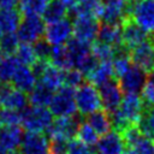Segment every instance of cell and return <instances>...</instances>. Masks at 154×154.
Returning a JSON list of instances; mask_svg holds the SVG:
<instances>
[{
	"label": "cell",
	"instance_id": "8",
	"mask_svg": "<svg viewBox=\"0 0 154 154\" xmlns=\"http://www.w3.org/2000/svg\"><path fill=\"white\" fill-rule=\"evenodd\" d=\"M79 124L81 118L78 116L73 114L70 117H59L55 120H53L52 124L47 128L46 134L51 140L59 138L69 141L73 138V136L76 135Z\"/></svg>",
	"mask_w": 154,
	"mask_h": 154
},
{
	"label": "cell",
	"instance_id": "19",
	"mask_svg": "<svg viewBox=\"0 0 154 154\" xmlns=\"http://www.w3.org/2000/svg\"><path fill=\"white\" fill-rule=\"evenodd\" d=\"M23 135L19 125H4L0 130V142L8 152H14L19 148Z\"/></svg>",
	"mask_w": 154,
	"mask_h": 154
},
{
	"label": "cell",
	"instance_id": "13",
	"mask_svg": "<svg viewBox=\"0 0 154 154\" xmlns=\"http://www.w3.org/2000/svg\"><path fill=\"white\" fill-rule=\"evenodd\" d=\"M29 102L26 93L14 88L11 83L0 84V105L5 108L22 111Z\"/></svg>",
	"mask_w": 154,
	"mask_h": 154
},
{
	"label": "cell",
	"instance_id": "31",
	"mask_svg": "<svg viewBox=\"0 0 154 154\" xmlns=\"http://www.w3.org/2000/svg\"><path fill=\"white\" fill-rule=\"evenodd\" d=\"M90 51L97 61H111L117 52V47L95 40L90 45Z\"/></svg>",
	"mask_w": 154,
	"mask_h": 154
},
{
	"label": "cell",
	"instance_id": "30",
	"mask_svg": "<svg viewBox=\"0 0 154 154\" xmlns=\"http://www.w3.org/2000/svg\"><path fill=\"white\" fill-rule=\"evenodd\" d=\"M20 63L14 54H6L0 61V82L10 83L11 78Z\"/></svg>",
	"mask_w": 154,
	"mask_h": 154
},
{
	"label": "cell",
	"instance_id": "24",
	"mask_svg": "<svg viewBox=\"0 0 154 154\" xmlns=\"http://www.w3.org/2000/svg\"><path fill=\"white\" fill-rule=\"evenodd\" d=\"M87 123L96 131L97 135L101 136L107 134L112 128L109 113L101 108L87 114Z\"/></svg>",
	"mask_w": 154,
	"mask_h": 154
},
{
	"label": "cell",
	"instance_id": "20",
	"mask_svg": "<svg viewBox=\"0 0 154 154\" xmlns=\"http://www.w3.org/2000/svg\"><path fill=\"white\" fill-rule=\"evenodd\" d=\"M97 41L108 43L113 47L122 46V28L119 24H109V23H101L97 30Z\"/></svg>",
	"mask_w": 154,
	"mask_h": 154
},
{
	"label": "cell",
	"instance_id": "42",
	"mask_svg": "<svg viewBox=\"0 0 154 154\" xmlns=\"http://www.w3.org/2000/svg\"><path fill=\"white\" fill-rule=\"evenodd\" d=\"M67 141L53 138L48 143V154H66Z\"/></svg>",
	"mask_w": 154,
	"mask_h": 154
},
{
	"label": "cell",
	"instance_id": "27",
	"mask_svg": "<svg viewBox=\"0 0 154 154\" xmlns=\"http://www.w3.org/2000/svg\"><path fill=\"white\" fill-rule=\"evenodd\" d=\"M54 95V90L49 89L45 84L37 82L36 85L32 88V90L29 93V102L31 106H38V107H47Z\"/></svg>",
	"mask_w": 154,
	"mask_h": 154
},
{
	"label": "cell",
	"instance_id": "3",
	"mask_svg": "<svg viewBox=\"0 0 154 154\" xmlns=\"http://www.w3.org/2000/svg\"><path fill=\"white\" fill-rule=\"evenodd\" d=\"M49 111L51 113L59 118V117H70L76 114L77 107L75 102V88L63 85L54 93L51 102H49Z\"/></svg>",
	"mask_w": 154,
	"mask_h": 154
},
{
	"label": "cell",
	"instance_id": "49",
	"mask_svg": "<svg viewBox=\"0 0 154 154\" xmlns=\"http://www.w3.org/2000/svg\"><path fill=\"white\" fill-rule=\"evenodd\" d=\"M153 45H154V40H153Z\"/></svg>",
	"mask_w": 154,
	"mask_h": 154
},
{
	"label": "cell",
	"instance_id": "46",
	"mask_svg": "<svg viewBox=\"0 0 154 154\" xmlns=\"http://www.w3.org/2000/svg\"><path fill=\"white\" fill-rule=\"evenodd\" d=\"M5 55H6V54H4V53H2V52H1V51H0V61H1V60H2V58H4V57H5Z\"/></svg>",
	"mask_w": 154,
	"mask_h": 154
},
{
	"label": "cell",
	"instance_id": "43",
	"mask_svg": "<svg viewBox=\"0 0 154 154\" xmlns=\"http://www.w3.org/2000/svg\"><path fill=\"white\" fill-rule=\"evenodd\" d=\"M18 5V0H0V10L14 8Z\"/></svg>",
	"mask_w": 154,
	"mask_h": 154
},
{
	"label": "cell",
	"instance_id": "35",
	"mask_svg": "<svg viewBox=\"0 0 154 154\" xmlns=\"http://www.w3.org/2000/svg\"><path fill=\"white\" fill-rule=\"evenodd\" d=\"M76 135H77L79 141H82L83 143H85L88 146H95L99 141V135L87 122L81 123L78 125Z\"/></svg>",
	"mask_w": 154,
	"mask_h": 154
},
{
	"label": "cell",
	"instance_id": "48",
	"mask_svg": "<svg viewBox=\"0 0 154 154\" xmlns=\"http://www.w3.org/2000/svg\"><path fill=\"white\" fill-rule=\"evenodd\" d=\"M2 126H4V125H2V123L0 122V130H1V128H2Z\"/></svg>",
	"mask_w": 154,
	"mask_h": 154
},
{
	"label": "cell",
	"instance_id": "28",
	"mask_svg": "<svg viewBox=\"0 0 154 154\" xmlns=\"http://www.w3.org/2000/svg\"><path fill=\"white\" fill-rule=\"evenodd\" d=\"M48 60L52 65H54L64 71L72 69V63H71V58H70L69 51L66 48V45L52 46Z\"/></svg>",
	"mask_w": 154,
	"mask_h": 154
},
{
	"label": "cell",
	"instance_id": "38",
	"mask_svg": "<svg viewBox=\"0 0 154 154\" xmlns=\"http://www.w3.org/2000/svg\"><path fill=\"white\" fill-rule=\"evenodd\" d=\"M84 79V75L77 69H69L64 71V85L71 88H78Z\"/></svg>",
	"mask_w": 154,
	"mask_h": 154
},
{
	"label": "cell",
	"instance_id": "29",
	"mask_svg": "<svg viewBox=\"0 0 154 154\" xmlns=\"http://www.w3.org/2000/svg\"><path fill=\"white\" fill-rule=\"evenodd\" d=\"M67 14V8L61 4L60 0H49L45 11L42 12V19L47 23H53L65 18Z\"/></svg>",
	"mask_w": 154,
	"mask_h": 154
},
{
	"label": "cell",
	"instance_id": "23",
	"mask_svg": "<svg viewBox=\"0 0 154 154\" xmlns=\"http://www.w3.org/2000/svg\"><path fill=\"white\" fill-rule=\"evenodd\" d=\"M40 83L45 84L52 90H58L64 85V70L48 63L41 76L38 77Z\"/></svg>",
	"mask_w": 154,
	"mask_h": 154
},
{
	"label": "cell",
	"instance_id": "2",
	"mask_svg": "<svg viewBox=\"0 0 154 154\" xmlns=\"http://www.w3.org/2000/svg\"><path fill=\"white\" fill-rule=\"evenodd\" d=\"M53 122V114L47 107L26 106L20 112V124L29 132H45Z\"/></svg>",
	"mask_w": 154,
	"mask_h": 154
},
{
	"label": "cell",
	"instance_id": "39",
	"mask_svg": "<svg viewBox=\"0 0 154 154\" xmlns=\"http://www.w3.org/2000/svg\"><path fill=\"white\" fill-rule=\"evenodd\" d=\"M0 122L2 123V125H19L20 113L16 109L2 107L0 109Z\"/></svg>",
	"mask_w": 154,
	"mask_h": 154
},
{
	"label": "cell",
	"instance_id": "9",
	"mask_svg": "<svg viewBox=\"0 0 154 154\" xmlns=\"http://www.w3.org/2000/svg\"><path fill=\"white\" fill-rule=\"evenodd\" d=\"M97 18L91 16H77L72 22V35L76 40L91 45L97 36L99 30Z\"/></svg>",
	"mask_w": 154,
	"mask_h": 154
},
{
	"label": "cell",
	"instance_id": "47",
	"mask_svg": "<svg viewBox=\"0 0 154 154\" xmlns=\"http://www.w3.org/2000/svg\"><path fill=\"white\" fill-rule=\"evenodd\" d=\"M130 4H134V2H136V1H138V0H128Z\"/></svg>",
	"mask_w": 154,
	"mask_h": 154
},
{
	"label": "cell",
	"instance_id": "16",
	"mask_svg": "<svg viewBox=\"0 0 154 154\" xmlns=\"http://www.w3.org/2000/svg\"><path fill=\"white\" fill-rule=\"evenodd\" d=\"M48 140L42 132H29L23 135L19 154H48Z\"/></svg>",
	"mask_w": 154,
	"mask_h": 154
},
{
	"label": "cell",
	"instance_id": "5",
	"mask_svg": "<svg viewBox=\"0 0 154 154\" xmlns=\"http://www.w3.org/2000/svg\"><path fill=\"white\" fill-rule=\"evenodd\" d=\"M102 8L99 16L102 23L122 24L130 18L131 4L128 0H101Z\"/></svg>",
	"mask_w": 154,
	"mask_h": 154
},
{
	"label": "cell",
	"instance_id": "33",
	"mask_svg": "<svg viewBox=\"0 0 154 154\" xmlns=\"http://www.w3.org/2000/svg\"><path fill=\"white\" fill-rule=\"evenodd\" d=\"M49 0H18L19 11L23 16H41Z\"/></svg>",
	"mask_w": 154,
	"mask_h": 154
},
{
	"label": "cell",
	"instance_id": "25",
	"mask_svg": "<svg viewBox=\"0 0 154 154\" xmlns=\"http://www.w3.org/2000/svg\"><path fill=\"white\" fill-rule=\"evenodd\" d=\"M111 64H112L114 78H120L132 64L131 58H130V51L123 46L118 47L114 57L111 60Z\"/></svg>",
	"mask_w": 154,
	"mask_h": 154
},
{
	"label": "cell",
	"instance_id": "37",
	"mask_svg": "<svg viewBox=\"0 0 154 154\" xmlns=\"http://www.w3.org/2000/svg\"><path fill=\"white\" fill-rule=\"evenodd\" d=\"M141 93L144 107H154V72L147 75V79Z\"/></svg>",
	"mask_w": 154,
	"mask_h": 154
},
{
	"label": "cell",
	"instance_id": "22",
	"mask_svg": "<svg viewBox=\"0 0 154 154\" xmlns=\"http://www.w3.org/2000/svg\"><path fill=\"white\" fill-rule=\"evenodd\" d=\"M20 20H22V13L16 7L0 10V35L16 32Z\"/></svg>",
	"mask_w": 154,
	"mask_h": 154
},
{
	"label": "cell",
	"instance_id": "36",
	"mask_svg": "<svg viewBox=\"0 0 154 154\" xmlns=\"http://www.w3.org/2000/svg\"><path fill=\"white\" fill-rule=\"evenodd\" d=\"M19 42L20 41L16 32L2 34L0 35V51L4 54H14Z\"/></svg>",
	"mask_w": 154,
	"mask_h": 154
},
{
	"label": "cell",
	"instance_id": "26",
	"mask_svg": "<svg viewBox=\"0 0 154 154\" xmlns=\"http://www.w3.org/2000/svg\"><path fill=\"white\" fill-rule=\"evenodd\" d=\"M102 8L101 0H77L73 8L70 11L73 17L77 16H91L99 18Z\"/></svg>",
	"mask_w": 154,
	"mask_h": 154
},
{
	"label": "cell",
	"instance_id": "14",
	"mask_svg": "<svg viewBox=\"0 0 154 154\" xmlns=\"http://www.w3.org/2000/svg\"><path fill=\"white\" fill-rule=\"evenodd\" d=\"M120 28H122V46L129 51H131L143 41L152 38V36L148 32H146L141 26H138L131 18L125 19L120 24Z\"/></svg>",
	"mask_w": 154,
	"mask_h": 154
},
{
	"label": "cell",
	"instance_id": "11",
	"mask_svg": "<svg viewBox=\"0 0 154 154\" xmlns=\"http://www.w3.org/2000/svg\"><path fill=\"white\" fill-rule=\"evenodd\" d=\"M97 90L103 109L108 113L114 112L123 100V90L117 78H111L107 82L102 83L101 85H99Z\"/></svg>",
	"mask_w": 154,
	"mask_h": 154
},
{
	"label": "cell",
	"instance_id": "12",
	"mask_svg": "<svg viewBox=\"0 0 154 154\" xmlns=\"http://www.w3.org/2000/svg\"><path fill=\"white\" fill-rule=\"evenodd\" d=\"M131 63L147 73L154 72V45L153 38L146 40L130 51Z\"/></svg>",
	"mask_w": 154,
	"mask_h": 154
},
{
	"label": "cell",
	"instance_id": "44",
	"mask_svg": "<svg viewBox=\"0 0 154 154\" xmlns=\"http://www.w3.org/2000/svg\"><path fill=\"white\" fill-rule=\"evenodd\" d=\"M60 1H61V4L67 8V12H70V11L73 8V6H75V4H76L77 0H60Z\"/></svg>",
	"mask_w": 154,
	"mask_h": 154
},
{
	"label": "cell",
	"instance_id": "21",
	"mask_svg": "<svg viewBox=\"0 0 154 154\" xmlns=\"http://www.w3.org/2000/svg\"><path fill=\"white\" fill-rule=\"evenodd\" d=\"M113 69L111 61H97V64L85 75L88 82L95 87L101 85L108 79L113 78Z\"/></svg>",
	"mask_w": 154,
	"mask_h": 154
},
{
	"label": "cell",
	"instance_id": "4",
	"mask_svg": "<svg viewBox=\"0 0 154 154\" xmlns=\"http://www.w3.org/2000/svg\"><path fill=\"white\" fill-rule=\"evenodd\" d=\"M75 102L77 111L84 116L100 109L102 106L97 88L90 83H82L75 90Z\"/></svg>",
	"mask_w": 154,
	"mask_h": 154
},
{
	"label": "cell",
	"instance_id": "32",
	"mask_svg": "<svg viewBox=\"0 0 154 154\" xmlns=\"http://www.w3.org/2000/svg\"><path fill=\"white\" fill-rule=\"evenodd\" d=\"M137 126L144 137L154 140V107H144Z\"/></svg>",
	"mask_w": 154,
	"mask_h": 154
},
{
	"label": "cell",
	"instance_id": "34",
	"mask_svg": "<svg viewBox=\"0 0 154 154\" xmlns=\"http://www.w3.org/2000/svg\"><path fill=\"white\" fill-rule=\"evenodd\" d=\"M14 55H16V58L18 59V61L20 64L28 65V66H31L37 60V57H36L32 43L20 42L18 45L16 52H14Z\"/></svg>",
	"mask_w": 154,
	"mask_h": 154
},
{
	"label": "cell",
	"instance_id": "18",
	"mask_svg": "<svg viewBox=\"0 0 154 154\" xmlns=\"http://www.w3.org/2000/svg\"><path fill=\"white\" fill-rule=\"evenodd\" d=\"M10 83L14 88H17L24 93H30L37 83V77L35 76V73L32 72L30 66L19 64L11 78Z\"/></svg>",
	"mask_w": 154,
	"mask_h": 154
},
{
	"label": "cell",
	"instance_id": "7",
	"mask_svg": "<svg viewBox=\"0 0 154 154\" xmlns=\"http://www.w3.org/2000/svg\"><path fill=\"white\" fill-rule=\"evenodd\" d=\"M130 18L154 37V0H138L131 4Z\"/></svg>",
	"mask_w": 154,
	"mask_h": 154
},
{
	"label": "cell",
	"instance_id": "40",
	"mask_svg": "<svg viewBox=\"0 0 154 154\" xmlns=\"http://www.w3.org/2000/svg\"><path fill=\"white\" fill-rule=\"evenodd\" d=\"M66 154H95V153L91 150V148L88 144L83 143L77 138H71L67 141Z\"/></svg>",
	"mask_w": 154,
	"mask_h": 154
},
{
	"label": "cell",
	"instance_id": "41",
	"mask_svg": "<svg viewBox=\"0 0 154 154\" xmlns=\"http://www.w3.org/2000/svg\"><path fill=\"white\" fill-rule=\"evenodd\" d=\"M32 46H34V49H35V53H36L37 59H45V60H48L49 59L52 46L45 40V37H42L38 41H36L35 43H32Z\"/></svg>",
	"mask_w": 154,
	"mask_h": 154
},
{
	"label": "cell",
	"instance_id": "15",
	"mask_svg": "<svg viewBox=\"0 0 154 154\" xmlns=\"http://www.w3.org/2000/svg\"><path fill=\"white\" fill-rule=\"evenodd\" d=\"M147 72L143 71L141 67L131 64L128 71L119 78V85L125 94H137L142 90L146 79Z\"/></svg>",
	"mask_w": 154,
	"mask_h": 154
},
{
	"label": "cell",
	"instance_id": "1",
	"mask_svg": "<svg viewBox=\"0 0 154 154\" xmlns=\"http://www.w3.org/2000/svg\"><path fill=\"white\" fill-rule=\"evenodd\" d=\"M144 111V103L137 94H126L119 107L109 113L112 126L114 130L122 132L130 125H137L142 113Z\"/></svg>",
	"mask_w": 154,
	"mask_h": 154
},
{
	"label": "cell",
	"instance_id": "10",
	"mask_svg": "<svg viewBox=\"0 0 154 154\" xmlns=\"http://www.w3.org/2000/svg\"><path fill=\"white\" fill-rule=\"evenodd\" d=\"M72 36V20L70 18H63L60 20L47 23L45 26V40L51 46L65 45Z\"/></svg>",
	"mask_w": 154,
	"mask_h": 154
},
{
	"label": "cell",
	"instance_id": "45",
	"mask_svg": "<svg viewBox=\"0 0 154 154\" xmlns=\"http://www.w3.org/2000/svg\"><path fill=\"white\" fill-rule=\"evenodd\" d=\"M8 153H10V152H8V150L2 146V143L0 142V154H8Z\"/></svg>",
	"mask_w": 154,
	"mask_h": 154
},
{
	"label": "cell",
	"instance_id": "6",
	"mask_svg": "<svg viewBox=\"0 0 154 154\" xmlns=\"http://www.w3.org/2000/svg\"><path fill=\"white\" fill-rule=\"evenodd\" d=\"M45 26L46 25L41 16H36V14L23 16L16 34L20 42L35 43L36 41L43 37Z\"/></svg>",
	"mask_w": 154,
	"mask_h": 154
},
{
	"label": "cell",
	"instance_id": "17",
	"mask_svg": "<svg viewBox=\"0 0 154 154\" xmlns=\"http://www.w3.org/2000/svg\"><path fill=\"white\" fill-rule=\"evenodd\" d=\"M124 147L122 134L117 130H109L96 143V149L100 154H122Z\"/></svg>",
	"mask_w": 154,
	"mask_h": 154
}]
</instances>
